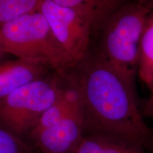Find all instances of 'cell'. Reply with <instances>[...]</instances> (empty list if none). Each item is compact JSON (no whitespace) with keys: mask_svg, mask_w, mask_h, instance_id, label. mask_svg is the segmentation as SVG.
Segmentation results:
<instances>
[{"mask_svg":"<svg viewBox=\"0 0 153 153\" xmlns=\"http://www.w3.org/2000/svg\"><path fill=\"white\" fill-rule=\"evenodd\" d=\"M49 69L39 63L17 58L0 61V99L30 82L46 76Z\"/></svg>","mask_w":153,"mask_h":153,"instance_id":"obj_7","label":"cell"},{"mask_svg":"<svg viewBox=\"0 0 153 153\" xmlns=\"http://www.w3.org/2000/svg\"><path fill=\"white\" fill-rule=\"evenodd\" d=\"M70 7L90 26L92 33H98L106 19L128 0H53Z\"/></svg>","mask_w":153,"mask_h":153,"instance_id":"obj_8","label":"cell"},{"mask_svg":"<svg viewBox=\"0 0 153 153\" xmlns=\"http://www.w3.org/2000/svg\"><path fill=\"white\" fill-rule=\"evenodd\" d=\"M128 1L142 4H153V0H128Z\"/></svg>","mask_w":153,"mask_h":153,"instance_id":"obj_14","label":"cell"},{"mask_svg":"<svg viewBox=\"0 0 153 153\" xmlns=\"http://www.w3.org/2000/svg\"><path fill=\"white\" fill-rule=\"evenodd\" d=\"M75 153H151L138 145L106 135L85 134Z\"/></svg>","mask_w":153,"mask_h":153,"instance_id":"obj_9","label":"cell"},{"mask_svg":"<svg viewBox=\"0 0 153 153\" xmlns=\"http://www.w3.org/2000/svg\"><path fill=\"white\" fill-rule=\"evenodd\" d=\"M150 95L140 107V111L143 117L153 119V87L150 88Z\"/></svg>","mask_w":153,"mask_h":153,"instance_id":"obj_13","label":"cell"},{"mask_svg":"<svg viewBox=\"0 0 153 153\" xmlns=\"http://www.w3.org/2000/svg\"><path fill=\"white\" fill-rule=\"evenodd\" d=\"M38 0H0V25L36 10Z\"/></svg>","mask_w":153,"mask_h":153,"instance_id":"obj_11","label":"cell"},{"mask_svg":"<svg viewBox=\"0 0 153 153\" xmlns=\"http://www.w3.org/2000/svg\"><path fill=\"white\" fill-rule=\"evenodd\" d=\"M4 51H2V49H1V45H0V61H1V57H3V54H4Z\"/></svg>","mask_w":153,"mask_h":153,"instance_id":"obj_15","label":"cell"},{"mask_svg":"<svg viewBox=\"0 0 153 153\" xmlns=\"http://www.w3.org/2000/svg\"><path fill=\"white\" fill-rule=\"evenodd\" d=\"M65 87L57 78L46 76L16 89L0 99V125L26 140Z\"/></svg>","mask_w":153,"mask_h":153,"instance_id":"obj_4","label":"cell"},{"mask_svg":"<svg viewBox=\"0 0 153 153\" xmlns=\"http://www.w3.org/2000/svg\"><path fill=\"white\" fill-rule=\"evenodd\" d=\"M69 71L79 91L85 134L106 135L138 145L153 153V130L145 123L137 102L135 82L89 52Z\"/></svg>","mask_w":153,"mask_h":153,"instance_id":"obj_1","label":"cell"},{"mask_svg":"<svg viewBox=\"0 0 153 153\" xmlns=\"http://www.w3.org/2000/svg\"><path fill=\"white\" fill-rule=\"evenodd\" d=\"M137 74L149 89L153 87V9L147 19L141 37Z\"/></svg>","mask_w":153,"mask_h":153,"instance_id":"obj_10","label":"cell"},{"mask_svg":"<svg viewBox=\"0 0 153 153\" xmlns=\"http://www.w3.org/2000/svg\"><path fill=\"white\" fill-rule=\"evenodd\" d=\"M152 9L153 4L126 1L106 19L98 32L95 53L133 82L137 74L143 31Z\"/></svg>","mask_w":153,"mask_h":153,"instance_id":"obj_2","label":"cell"},{"mask_svg":"<svg viewBox=\"0 0 153 153\" xmlns=\"http://www.w3.org/2000/svg\"><path fill=\"white\" fill-rule=\"evenodd\" d=\"M36 11L46 20L70 70L89 53L92 35L90 26L73 9L59 4L53 0H38Z\"/></svg>","mask_w":153,"mask_h":153,"instance_id":"obj_5","label":"cell"},{"mask_svg":"<svg viewBox=\"0 0 153 153\" xmlns=\"http://www.w3.org/2000/svg\"><path fill=\"white\" fill-rule=\"evenodd\" d=\"M85 135L82 104L56 123L28 137L41 153H75Z\"/></svg>","mask_w":153,"mask_h":153,"instance_id":"obj_6","label":"cell"},{"mask_svg":"<svg viewBox=\"0 0 153 153\" xmlns=\"http://www.w3.org/2000/svg\"><path fill=\"white\" fill-rule=\"evenodd\" d=\"M35 151L27 140L0 125V153H35Z\"/></svg>","mask_w":153,"mask_h":153,"instance_id":"obj_12","label":"cell"},{"mask_svg":"<svg viewBox=\"0 0 153 153\" xmlns=\"http://www.w3.org/2000/svg\"><path fill=\"white\" fill-rule=\"evenodd\" d=\"M0 45L17 59L39 63L64 74L70 70L48 24L37 11L0 25Z\"/></svg>","mask_w":153,"mask_h":153,"instance_id":"obj_3","label":"cell"}]
</instances>
